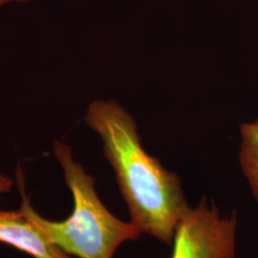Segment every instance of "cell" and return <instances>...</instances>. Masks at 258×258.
I'll return each mask as SVG.
<instances>
[{
	"instance_id": "obj_6",
	"label": "cell",
	"mask_w": 258,
	"mask_h": 258,
	"mask_svg": "<svg viewBox=\"0 0 258 258\" xmlns=\"http://www.w3.org/2000/svg\"><path fill=\"white\" fill-rule=\"evenodd\" d=\"M13 185L14 182L10 177L0 173V195L9 192Z\"/></svg>"
},
{
	"instance_id": "obj_7",
	"label": "cell",
	"mask_w": 258,
	"mask_h": 258,
	"mask_svg": "<svg viewBox=\"0 0 258 258\" xmlns=\"http://www.w3.org/2000/svg\"><path fill=\"white\" fill-rule=\"evenodd\" d=\"M29 0H0V6L7 4V3H11V2H26Z\"/></svg>"
},
{
	"instance_id": "obj_1",
	"label": "cell",
	"mask_w": 258,
	"mask_h": 258,
	"mask_svg": "<svg viewBox=\"0 0 258 258\" xmlns=\"http://www.w3.org/2000/svg\"><path fill=\"white\" fill-rule=\"evenodd\" d=\"M85 122L102 139L131 223L141 232L171 244L176 227L190 208L180 179L143 148L132 117L114 101L93 102Z\"/></svg>"
},
{
	"instance_id": "obj_2",
	"label": "cell",
	"mask_w": 258,
	"mask_h": 258,
	"mask_svg": "<svg viewBox=\"0 0 258 258\" xmlns=\"http://www.w3.org/2000/svg\"><path fill=\"white\" fill-rule=\"evenodd\" d=\"M53 152L74 200L73 212L63 221L49 220L36 212L25 191L23 172L20 167L17 171L19 210L48 239L68 255L113 258L121 244L140 238L142 232L135 225L121 221L105 208L95 189V179L75 161L69 146L55 141Z\"/></svg>"
},
{
	"instance_id": "obj_4",
	"label": "cell",
	"mask_w": 258,
	"mask_h": 258,
	"mask_svg": "<svg viewBox=\"0 0 258 258\" xmlns=\"http://www.w3.org/2000/svg\"><path fill=\"white\" fill-rule=\"evenodd\" d=\"M0 242L33 258H71L48 239L20 210H0Z\"/></svg>"
},
{
	"instance_id": "obj_5",
	"label": "cell",
	"mask_w": 258,
	"mask_h": 258,
	"mask_svg": "<svg viewBox=\"0 0 258 258\" xmlns=\"http://www.w3.org/2000/svg\"><path fill=\"white\" fill-rule=\"evenodd\" d=\"M239 161L253 198L258 203V119L241 125Z\"/></svg>"
},
{
	"instance_id": "obj_3",
	"label": "cell",
	"mask_w": 258,
	"mask_h": 258,
	"mask_svg": "<svg viewBox=\"0 0 258 258\" xmlns=\"http://www.w3.org/2000/svg\"><path fill=\"white\" fill-rule=\"evenodd\" d=\"M236 225L235 214L221 218L203 199L178 223L171 258H235Z\"/></svg>"
}]
</instances>
